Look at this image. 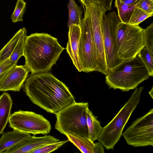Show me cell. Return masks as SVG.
<instances>
[{
  "label": "cell",
  "mask_w": 153,
  "mask_h": 153,
  "mask_svg": "<svg viewBox=\"0 0 153 153\" xmlns=\"http://www.w3.org/2000/svg\"><path fill=\"white\" fill-rule=\"evenodd\" d=\"M24 91L33 104L55 114L76 102L67 86L48 72L31 74Z\"/></svg>",
  "instance_id": "6da1fadb"
},
{
  "label": "cell",
  "mask_w": 153,
  "mask_h": 153,
  "mask_svg": "<svg viewBox=\"0 0 153 153\" xmlns=\"http://www.w3.org/2000/svg\"><path fill=\"white\" fill-rule=\"evenodd\" d=\"M64 49L57 39L49 34H31L26 39L25 65L32 74L48 72Z\"/></svg>",
  "instance_id": "7a4b0ae2"
},
{
  "label": "cell",
  "mask_w": 153,
  "mask_h": 153,
  "mask_svg": "<svg viewBox=\"0 0 153 153\" xmlns=\"http://www.w3.org/2000/svg\"><path fill=\"white\" fill-rule=\"evenodd\" d=\"M148 71L138 56L123 61L111 69L105 76V82L109 88L128 91L134 89L149 78Z\"/></svg>",
  "instance_id": "3957f363"
},
{
  "label": "cell",
  "mask_w": 153,
  "mask_h": 153,
  "mask_svg": "<svg viewBox=\"0 0 153 153\" xmlns=\"http://www.w3.org/2000/svg\"><path fill=\"white\" fill-rule=\"evenodd\" d=\"M88 106V102H75L56 113L55 128L66 136L89 138L86 112Z\"/></svg>",
  "instance_id": "277c9868"
},
{
  "label": "cell",
  "mask_w": 153,
  "mask_h": 153,
  "mask_svg": "<svg viewBox=\"0 0 153 153\" xmlns=\"http://www.w3.org/2000/svg\"><path fill=\"white\" fill-rule=\"evenodd\" d=\"M143 89L142 86L137 88L113 119L103 128L97 140L107 149H113L119 141L124 128L139 103Z\"/></svg>",
  "instance_id": "5b68a950"
},
{
  "label": "cell",
  "mask_w": 153,
  "mask_h": 153,
  "mask_svg": "<svg viewBox=\"0 0 153 153\" xmlns=\"http://www.w3.org/2000/svg\"><path fill=\"white\" fill-rule=\"evenodd\" d=\"M91 26L95 68L97 71L106 75L107 67L102 33L101 21L103 15L108 10L103 4L97 0L84 6Z\"/></svg>",
  "instance_id": "8992f818"
},
{
  "label": "cell",
  "mask_w": 153,
  "mask_h": 153,
  "mask_svg": "<svg viewBox=\"0 0 153 153\" xmlns=\"http://www.w3.org/2000/svg\"><path fill=\"white\" fill-rule=\"evenodd\" d=\"M143 29L139 25H132L119 22L116 42L118 55L123 61L137 56L145 46Z\"/></svg>",
  "instance_id": "52a82bcc"
},
{
  "label": "cell",
  "mask_w": 153,
  "mask_h": 153,
  "mask_svg": "<svg viewBox=\"0 0 153 153\" xmlns=\"http://www.w3.org/2000/svg\"><path fill=\"white\" fill-rule=\"evenodd\" d=\"M120 21L114 11L107 14L104 13L101 21L107 73L123 61L118 55L116 42L117 26Z\"/></svg>",
  "instance_id": "ba28073f"
},
{
  "label": "cell",
  "mask_w": 153,
  "mask_h": 153,
  "mask_svg": "<svg viewBox=\"0 0 153 153\" xmlns=\"http://www.w3.org/2000/svg\"><path fill=\"white\" fill-rule=\"evenodd\" d=\"M8 122L13 129L34 135L50 133V122L42 115L31 111L19 110L10 114Z\"/></svg>",
  "instance_id": "9c48e42d"
},
{
  "label": "cell",
  "mask_w": 153,
  "mask_h": 153,
  "mask_svg": "<svg viewBox=\"0 0 153 153\" xmlns=\"http://www.w3.org/2000/svg\"><path fill=\"white\" fill-rule=\"evenodd\" d=\"M122 135L133 146H153V109L133 122Z\"/></svg>",
  "instance_id": "30bf717a"
},
{
  "label": "cell",
  "mask_w": 153,
  "mask_h": 153,
  "mask_svg": "<svg viewBox=\"0 0 153 153\" xmlns=\"http://www.w3.org/2000/svg\"><path fill=\"white\" fill-rule=\"evenodd\" d=\"M79 26L81 35L78 50L79 57L82 71L88 73L94 71L95 65L91 25L88 16L85 11L84 17Z\"/></svg>",
  "instance_id": "8fae6325"
},
{
  "label": "cell",
  "mask_w": 153,
  "mask_h": 153,
  "mask_svg": "<svg viewBox=\"0 0 153 153\" xmlns=\"http://www.w3.org/2000/svg\"><path fill=\"white\" fill-rule=\"evenodd\" d=\"M30 71L25 65H16L9 71L0 86V91H19L24 86Z\"/></svg>",
  "instance_id": "7c38bea8"
},
{
  "label": "cell",
  "mask_w": 153,
  "mask_h": 153,
  "mask_svg": "<svg viewBox=\"0 0 153 153\" xmlns=\"http://www.w3.org/2000/svg\"><path fill=\"white\" fill-rule=\"evenodd\" d=\"M59 140L50 135L32 137L29 139L6 150L3 153H31L33 151L48 144L57 142Z\"/></svg>",
  "instance_id": "4fadbf2b"
},
{
  "label": "cell",
  "mask_w": 153,
  "mask_h": 153,
  "mask_svg": "<svg viewBox=\"0 0 153 153\" xmlns=\"http://www.w3.org/2000/svg\"><path fill=\"white\" fill-rule=\"evenodd\" d=\"M69 28L68 39L66 49L76 68L78 71L81 72L82 68L78 53L80 27L79 25L72 24Z\"/></svg>",
  "instance_id": "5bb4252c"
},
{
  "label": "cell",
  "mask_w": 153,
  "mask_h": 153,
  "mask_svg": "<svg viewBox=\"0 0 153 153\" xmlns=\"http://www.w3.org/2000/svg\"><path fill=\"white\" fill-rule=\"evenodd\" d=\"M32 136L29 133L22 132L15 129L3 132L0 138V153L29 138Z\"/></svg>",
  "instance_id": "9a60e30c"
},
{
  "label": "cell",
  "mask_w": 153,
  "mask_h": 153,
  "mask_svg": "<svg viewBox=\"0 0 153 153\" xmlns=\"http://www.w3.org/2000/svg\"><path fill=\"white\" fill-rule=\"evenodd\" d=\"M13 101L7 93L0 96V134H2L9 121Z\"/></svg>",
  "instance_id": "2e32d148"
},
{
  "label": "cell",
  "mask_w": 153,
  "mask_h": 153,
  "mask_svg": "<svg viewBox=\"0 0 153 153\" xmlns=\"http://www.w3.org/2000/svg\"><path fill=\"white\" fill-rule=\"evenodd\" d=\"M87 124L89 138L93 142L97 140L100 135L103 128L88 107L86 110Z\"/></svg>",
  "instance_id": "e0dca14e"
},
{
  "label": "cell",
  "mask_w": 153,
  "mask_h": 153,
  "mask_svg": "<svg viewBox=\"0 0 153 153\" xmlns=\"http://www.w3.org/2000/svg\"><path fill=\"white\" fill-rule=\"evenodd\" d=\"M68 139L83 153H94L95 144L90 138L81 137L66 135Z\"/></svg>",
  "instance_id": "ac0fdd59"
},
{
  "label": "cell",
  "mask_w": 153,
  "mask_h": 153,
  "mask_svg": "<svg viewBox=\"0 0 153 153\" xmlns=\"http://www.w3.org/2000/svg\"><path fill=\"white\" fill-rule=\"evenodd\" d=\"M67 6L69 12L68 22V27L72 24L79 25L83 18L82 8L76 4L75 0H69Z\"/></svg>",
  "instance_id": "d6986e66"
},
{
  "label": "cell",
  "mask_w": 153,
  "mask_h": 153,
  "mask_svg": "<svg viewBox=\"0 0 153 153\" xmlns=\"http://www.w3.org/2000/svg\"><path fill=\"white\" fill-rule=\"evenodd\" d=\"M136 5H128L120 0H115L114 6L118 12V17L122 22L128 24L130 18Z\"/></svg>",
  "instance_id": "ffe728a7"
},
{
  "label": "cell",
  "mask_w": 153,
  "mask_h": 153,
  "mask_svg": "<svg viewBox=\"0 0 153 153\" xmlns=\"http://www.w3.org/2000/svg\"><path fill=\"white\" fill-rule=\"evenodd\" d=\"M22 30L23 28L17 31L0 51V64L10 57L18 42Z\"/></svg>",
  "instance_id": "44dd1931"
},
{
  "label": "cell",
  "mask_w": 153,
  "mask_h": 153,
  "mask_svg": "<svg viewBox=\"0 0 153 153\" xmlns=\"http://www.w3.org/2000/svg\"><path fill=\"white\" fill-rule=\"evenodd\" d=\"M27 30L23 27L22 33L19 37L16 46L10 56L9 59L12 62L17 63L19 59L23 56L27 35Z\"/></svg>",
  "instance_id": "7402d4cb"
},
{
  "label": "cell",
  "mask_w": 153,
  "mask_h": 153,
  "mask_svg": "<svg viewBox=\"0 0 153 153\" xmlns=\"http://www.w3.org/2000/svg\"><path fill=\"white\" fill-rule=\"evenodd\" d=\"M153 52L144 46L140 51L138 56L146 67L150 76H153Z\"/></svg>",
  "instance_id": "603a6c76"
},
{
  "label": "cell",
  "mask_w": 153,
  "mask_h": 153,
  "mask_svg": "<svg viewBox=\"0 0 153 153\" xmlns=\"http://www.w3.org/2000/svg\"><path fill=\"white\" fill-rule=\"evenodd\" d=\"M153 15V13L146 12L135 6L128 24L132 25H139L147 18L152 16Z\"/></svg>",
  "instance_id": "cb8c5ba5"
},
{
  "label": "cell",
  "mask_w": 153,
  "mask_h": 153,
  "mask_svg": "<svg viewBox=\"0 0 153 153\" xmlns=\"http://www.w3.org/2000/svg\"><path fill=\"white\" fill-rule=\"evenodd\" d=\"M26 2L24 0H17L10 18L13 23L22 21L23 16L26 8Z\"/></svg>",
  "instance_id": "d4e9b609"
},
{
  "label": "cell",
  "mask_w": 153,
  "mask_h": 153,
  "mask_svg": "<svg viewBox=\"0 0 153 153\" xmlns=\"http://www.w3.org/2000/svg\"><path fill=\"white\" fill-rule=\"evenodd\" d=\"M68 139L50 143L31 152V153H48L59 149L68 142Z\"/></svg>",
  "instance_id": "484cf974"
},
{
  "label": "cell",
  "mask_w": 153,
  "mask_h": 153,
  "mask_svg": "<svg viewBox=\"0 0 153 153\" xmlns=\"http://www.w3.org/2000/svg\"><path fill=\"white\" fill-rule=\"evenodd\" d=\"M145 46L153 52V23L143 29Z\"/></svg>",
  "instance_id": "4316f807"
},
{
  "label": "cell",
  "mask_w": 153,
  "mask_h": 153,
  "mask_svg": "<svg viewBox=\"0 0 153 153\" xmlns=\"http://www.w3.org/2000/svg\"><path fill=\"white\" fill-rule=\"evenodd\" d=\"M17 64L10 61L9 58L0 64V86L9 71Z\"/></svg>",
  "instance_id": "83f0119b"
},
{
  "label": "cell",
  "mask_w": 153,
  "mask_h": 153,
  "mask_svg": "<svg viewBox=\"0 0 153 153\" xmlns=\"http://www.w3.org/2000/svg\"><path fill=\"white\" fill-rule=\"evenodd\" d=\"M136 7L146 12L153 13V1L150 0H139Z\"/></svg>",
  "instance_id": "f1b7e54d"
},
{
  "label": "cell",
  "mask_w": 153,
  "mask_h": 153,
  "mask_svg": "<svg viewBox=\"0 0 153 153\" xmlns=\"http://www.w3.org/2000/svg\"><path fill=\"white\" fill-rule=\"evenodd\" d=\"M95 0H79L83 7L88 3L93 1ZM97 0L103 4L108 11L110 10L111 9L113 0Z\"/></svg>",
  "instance_id": "f546056e"
},
{
  "label": "cell",
  "mask_w": 153,
  "mask_h": 153,
  "mask_svg": "<svg viewBox=\"0 0 153 153\" xmlns=\"http://www.w3.org/2000/svg\"><path fill=\"white\" fill-rule=\"evenodd\" d=\"M94 153H104L105 152L103 145L100 142L95 143Z\"/></svg>",
  "instance_id": "4dcf8cb0"
},
{
  "label": "cell",
  "mask_w": 153,
  "mask_h": 153,
  "mask_svg": "<svg viewBox=\"0 0 153 153\" xmlns=\"http://www.w3.org/2000/svg\"><path fill=\"white\" fill-rule=\"evenodd\" d=\"M125 4L128 5H136L139 0H120Z\"/></svg>",
  "instance_id": "1f68e13d"
},
{
  "label": "cell",
  "mask_w": 153,
  "mask_h": 153,
  "mask_svg": "<svg viewBox=\"0 0 153 153\" xmlns=\"http://www.w3.org/2000/svg\"><path fill=\"white\" fill-rule=\"evenodd\" d=\"M149 94L150 95L151 97H152V98H153V87H152L151 90L149 92Z\"/></svg>",
  "instance_id": "d6a6232c"
},
{
  "label": "cell",
  "mask_w": 153,
  "mask_h": 153,
  "mask_svg": "<svg viewBox=\"0 0 153 153\" xmlns=\"http://www.w3.org/2000/svg\"><path fill=\"white\" fill-rule=\"evenodd\" d=\"M151 0V1H153V0Z\"/></svg>",
  "instance_id": "836d02e7"
},
{
  "label": "cell",
  "mask_w": 153,
  "mask_h": 153,
  "mask_svg": "<svg viewBox=\"0 0 153 153\" xmlns=\"http://www.w3.org/2000/svg\"></svg>",
  "instance_id": "e575fe53"
}]
</instances>
